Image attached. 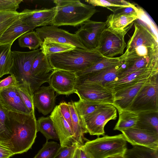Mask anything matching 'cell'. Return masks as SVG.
I'll use <instances>...</instances> for the list:
<instances>
[{
    "label": "cell",
    "instance_id": "cb8c5ba5",
    "mask_svg": "<svg viewBox=\"0 0 158 158\" xmlns=\"http://www.w3.org/2000/svg\"><path fill=\"white\" fill-rule=\"evenodd\" d=\"M138 19L139 17L135 15L111 14L107 17L105 21L106 27L112 30H123Z\"/></svg>",
    "mask_w": 158,
    "mask_h": 158
},
{
    "label": "cell",
    "instance_id": "2e32d148",
    "mask_svg": "<svg viewBox=\"0 0 158 158\" xmlns=\"http://www.w3.org/2000/svg\"><path fill=\"white\" fill-rule=\"evenodd\" d=\"M151 77L143 79L132 85L113 93V105L118 113L127 110L141 89Z\"/></svg>",
    "mask_w": 158,
    "mask_h": 158
},
{
    "label": "cell",
    "instance_id": "8d00e7d4",
    "mask_svg": "<svg viewBox=\"0 0 158 158\" xmlns=\"http://www.w3.org/2000/svg\"><path fill=\"white\" fill-rule=\"evenodd\" d=\"M16 88L24 104L30 112L35 113L33 93L31 90L26 86L20 85H18Z\"/></svg>",
    "mask_w": 158,
    "mask_h": 158
},
{
    "label": "cell",
    "instance_id": "30bf717a",
    "mask_svg": "<svg viewBox=\"0 0 158 158\" xmlns=\"http://www.w3.org/2000/svg\"><path fill=\"white\" fill-rule=\"evenodd\" d=\"M81 26L75 32L81 42L87 49H96L101 35L106 28V22L89 20Z\"/></svg>",
    "mask_w": 158,
    "mask_h": 158
},
{
    "label": "cell",
    "instance_id": "7dc6e473",
    "mask_svg": "<svg viewBox=\"0 0 158 158\" xmlns=\"http://www.w3.org/2000/svg\"><path fill=\"white\" fill-rule=\"evenodd\" d=\"M80 147L78 146L76 148L72 158H79Z\"/></svg>",
    "mask_w": 158,
    "mask_h": 158
},
{
    "label": "cell",
    "instance_id": "ffe728a7",
    "mask_svg": "<svg viewBox=\"0 0 158 158\" xmlns=\"http://www.w3.org/2000/svg\"><path fill=\"white\" fill-rule=\"evenodd\" d=\"M122 62L109 67L93 76L82 79L79 82H88L97 83L104 86L110 83L117 81L123 72Z\"/></svg>",
    "mask_w": 158,
    "mask_h": 158
},
{
    "label": "cell",
    "instance_id": "ee69618b",
    "mask_svg": "<svg viewBox=\"0 0 158 158\" xmlns=\"http://www.w3.org/2000/svg\"><path fill=\"white\" fill-rule=\"evenodd\" d=\"M21 12H16L1 11H0V23L13 17L20 14Z\"/></svg>",
    "mask_w": 158,
    "mask_h": 158
},
{
    "label": "cell",
    "instance_id": "44dd1931",
    "mask_svg": "<svg viewBox=\"0 0 158 158\" xmlns=\"http://www.w3.org/2000/svg\"><path fill=\"white\" fill-rule=\"evenodd\" d=\"M5 31L0 38V44L12 45L14 41L23 34L32 31L35 27L27 25L22 19L23 14Z\"/></svg>",
    "mask_w": 158,
    "mask_h": 158
},
{
    "label": "cell",
    "instance_id": "7a4b0ae2",
    "mask_svg": "<svg viewBox=\"0 0 158 158\" xmlns=\"http://www.w3.org/2000/svg\"><path fill=\"white\" fill-rule=\"evenodd\" d=\"M54 69L74 73L91 66L103 57L96 49H73L47 56Z\"/></svg>",
    "mask_w": 158,
    "mask_h": 158
},
{
    "label": "cell",
    "instance_id": "277c9868",
    "mask_svg": "<svg viewBox=\"0 0 158 158\" xmlns=\"http://www.w3.org/2000/svg\"><path fill=\"white\" fill-rule=\"evenodd\" d=\"M56 13L52 25L59 27L81 25L97 12L94 6L79 0H55Z\"/></svg>",
    "mask_w": 158,
    "mask_h": 158
},
{
    "label": "cell",
    "instance_id": "d590c367",
    "mask_svg": "<svg viewBox=\"0 0 158 158\" xmlns=\"http://www.w3.org/2000/svg\"><path fill=\"white\" fill-rule=\"evenodd\" d=\"M85 2L94 6H100L106 8L110 7H129L135 5L123 0H90Z\"/></svg>",
    "mask_w": 158,
    "mask_h": 158
},
{
    "label": "cell",
    "instance_id": "836d02e7",
    "mask_svg": "<svg viewBox=\"0 0 158 158\" xmlns=\"http://www.w3.org/2000/svg\"><path fill=\"white\" fill-rule=\"evenodd\" d=\"M73 103L81 118L92 113L104 104L81 98L77 101L73 102Z\"/></svg>",
    "mask_w": 158,
    "mask_h": 158
},
{
    "label": "cell",
    "instance_id": "e575fe53",
    "mask_svg": "<svg viewBox=\"0 0 158 158\" xmlns=\"http://www.w3.org/2000/svg\"><path fill=\"white\" fill-rule=\"evenodd\" d=\"M60 147L57 142L47 141L34 158H53Z\"/></svg>",
    "mask_w": 158,
    "mask_h": 158
},
{
    "label": "cell",
    "instance_id": "f6af8a7d",
    "mask_svg": "<svg viewBox=\"0 0 158 158\" xmlns=\"http://www.w3.org/2000/svg\"><path fill=\"white\" fill-rule=\"evenodd\" d=\"M14 155L8 148L0 143V158H9Z\"/></svg>",
    "mask_w": 158,
    "mask_h": 158
},
{
    "label": "cell",
    "instance_id": "83f0119b",
    "mask_svg": "<svg viewBox=\"0 0 158 158\" xmlns=\"http://www.w3.org/2000/svg\"><path fill=\"white\" fill-rule=\"evenodd\" d=\"M119 118L114 130L120 131L127 129L135 127L139 120L138 114L128 110H123L118 113Z\"/></svg>",
    "mask_w": 158,
    "mask_h": 158
},
{
    "label": "cell",
    "instance_id": "3957f363",
    "mask_svg": "<svg viewBox=\"0 0 158 158\" xmlns=\"http://www.w3.org/2000/svg\"><path fill=\"white\" fill-rule=\"evenodd\" d=\"M40 51V49L29 52L12 51L13 64L9 74L14 75L19 82V85H23L34 92L45 82H49L52 72L41 77L33 75L31 68L32 62Z\"/></svg>",
    "mask_w": 158,
    "mask_h": 158
},
{
    "label": "cell",
    "instance_id": "6da1fadb",
    "mask_svg": "<svg viewBox=\"0 0 158 158\" xmlns=\"http://www.w3.org/2000/svg\"><path fill=\"white\" fill-rule=\"evenodd\" d=\"M8 114L12 135L9 143L3 145L14 155L26 152L31 148L36 137L35 113L25 114L8 111Z\"/></svg>",
    "mask_w": 158,
    "mask_h": 158
},
{
    "label": "cell",
    "instance_id": "b9f144b4",
    "mask_svg": "<svg viewBox=\"0 0 158 158\" xmlns=\"http://www.w3.org/2000/svg\"><path fill=\"white\" fill-rule=\"evenodd\" d=\"M19 84L16 77L14 75H10L3 79L0 80V91L11 87H17Z\"/></svg>",
    "mask_w": 158,
    "mask_h": 158
},
{
    "label": "cell",
    "instance_id": "ba28073f",
    "mask_svg": "<svg viewBox=\"0 0 158 158\" xmlns=\"http://www.w3.org/2000/svg\"><path fill=\"white\" fill-rule=\"evenodd\" d=\"M117 110L112 105L104 104L92 113L81 117L84 127L90 135H105L104 127L110 120H115Z\"/></svg>",
    "mask_w": 158,
    "mask_h": 158
},
{
    "label": "cell",
    "instance_id": "5b68a950",
    "mask_svg": "<svg viewBox=\"0 0 158 158\" xmlns=\"http://www.w3.org/2000/svg\"><path fill=\"white\" fill-rule=\"evenodd\" d=\"M127 141L122 134L104 135L88 140L80 147L91 158H105L116 155H123L127 148Z\"/></svg>",
    "mask_w": 158,
    "mask_h": 158
},
{
    "label": "cell",
    "instance_id": "7402d4cb",
    "mask_svg": "<svg viewBox=\"0 0 158 158\" xmlns=\"http://www.w3.org/2000/svg\"><path fill=\"white\" fill-rule=\"evenodd\" d=\"M71 112L72 131L73 138L76 143L80 147L83 146L88 140L84 136L87 133L81 117L79 115L74 105L73 102H68Z\"/></svg>",
    "mask_w": 158,
    "mask_h": 158
},
{
    "label": "cell",
    "instance_id": "f1b7e54d",
    "mask_svg": "<svg viewBox=\"0 0 158 158\" xmlns=\"http://www.w3.org/2000/svg\"><path fill=\"white\" fill-rule=\"evenodd\" d=\"M11 46L8 44H0V78L9 74L12 66Z\"/></svg>",
    "mask_w": 158,
    "mask_h": 158
},
{
    "label": "cell",
    "instance_id": "484cf974",
    "mask_svg": "<svg viewBox=\"0 0 158 158\" xmlns=\"http://www.w3.org/2000/svg\"><path fill=\"white\" fill-rule=\"evenodd\" d=\"M54 70L47 56L40 50L32 62L31 68L32 74L37 77H43Z\"/></svg>",
    "mask_w": 158,
    "mask_h": 158
},
{
    "label": "cell",
    "instance_id": "5bb4252c",
    "mask_svg": "<svg viewBox=\"0 0 158 158\" xmlns=\"http://www.w3.org/2000/svg\"><path fill=\"white\" fill-rule=\"evenodd\" d=\"M158 73V64L135 71L117 81L105 86L112 91H115L132 85L142 80L149 78Z\"/></svg>",
    "mask_w": 158,
    "mask_h": 158
},
{
    "label": "cell",
    "instance_id": "f35d334b",
    "mask_svg": "<svg viewBox=\"0 0 158 158\" xmlns=\"http://www.w3.org/2000/svg\"><path fill=\"white\" fill-rule=\"evenodd\" d=\"M21 0H0V11L16 12Z\"/></svg>",
    "mask_w": 158,
    "mask_h": 158
},
{
    "label": "cell",
    "instance_id": "d6a6232c",
    "mask_svg": "<svg viewBox=\"0 0 158 158\" xmlns=\"http://www.w3.org/2000/svg\"><path fill=\"white\" fill-rule=\"evenodd\" d=\"M19 44L22 48L36 50L41 46L42 42L35 31L27 32L20 36L18 39Z\"/></svg>",
    "mask_w": 158,
    "mask_h": 158
},
{
    "label": "cell",
    "instance_id": "d6986e66",
    "mask_svg": "<svg viewBox=\"0 0 158 158\" xmlns=\"http://www.w3.org/2000/svg\"><path fill=\"white\" fill-rule=\"evenodd\" d=\"M0 98L9 111L25 114L31 113L24 104L16 87L0 90Z\"/></svg>",
    "mask_w": 158,
    "mask_h": 158
},
{
    "label": "cell",
    "instance_id": "52a82bcc",
    "mask_svg": "<svg viewBox=\"0 0 158 158\" xmlns=\"http://www.w3.org/2000/svg\"><path fill=\"white\" fill-rule=\"evenodd\" d=\"M134 22L123 30H114L106 28L102 32L96 49L101 55L113 58L123 55L127 46L125 36Z\"/></svg>",
    "mask_w": 158,
    "mask_h": 158
},
{
    "label": "cell",
    "instance_id": "c3c4849f",
    "mask_svg": "<svg viewBox=\"0 0 158 158\" xmlns=\"http://www.w3.org/2000/svg\"><path fill=\"white\" fill-rule=\"evenodd\" d=\"M105 158H125L123 155H118L112 156Z\"/></svg>",
    "mask_w": 158,
    "mask_h": 158
},
{
    "label": "cell",
    "instance_id": "60d3db41",
    "mask_svg": "<svg viewBox=\"0 0 158 158\" xmlns=\"http://www.w3.org/2000/svg\"><path fill=\"white\" fill-rule=\"evenodd\" d=\"M58 105L62 115L68 123L72 131L71 116L68 103L63 102L60 103Z\"/></svg>",
    "mask_w": 158,
    "mask_h": 158
},
{
    "label": "cell",
    "instance_id": "9c48e42d",
    "mask_svg": "<svg viewBox=\"0 0 158 158\" xmlns=\"http://www.w3.org/2000/svg\"><path fill=\"white\" fill-rule=\"evenodd\" d=\"M75 93L79 98L102 104H113L114 95L112 91L97 83L77 81Z\"/></svg>",
    "mask_w": 158,
    "mask_h": 158
},
{
    "label": "cell",
    "instance_id": "8fae6325",
    "mask_svg": "<svg viewBox=\"0 0 158 158\" xmlns=\"http://www.w3.org/2000/svg\"><path fill=\"white\" fill-rule=\"evenodd\" d=\"M35 32L43 42L45 39L72 45L74 47L87 49L81 43L77 35L59 28L57 27L48 25L37 28Z\"/></svg>",
    "mask_w": 158,
    "mask_h": 158
},
{
    "label": "cell",
    "instance_id": "7bdbcfd3",
    "mask_svg": "<svg viewBox=\"0 0 158 158\" xmlns=\"http://www.w3.org/2000/svg\"><path fill=\"white\" fill-rule=\"evenodd\" d=\"M21 12L19 15L13 17L0 23V38L6 29L22 15Z\"/></svg>",
    "mask_w": 158,
    "mask_h": 158
},
{
    "label": "cell",
    "instance_id": "7c38bea8",
    "mask_svg": "<svg viewBox=\"0 0 158 158\" xmlns=\"http://www.w3.org/2000/svg\"><path fill=\"white\" fill-rule=\"evenodd\" d=\"M77 81L75 73L54 69L52 72L48 83L57 93L69 95L75 93Z\"/></svg>",
    "mask_w": 158,
    "mask_h": 158
},
{
    "label": "cell",
    "instance_id": "8992f818",
    "mask_svg": "<svg viewBox=\"0 0 158 158\" xmlns=\"http://www.w3.org/2000/svg\"><path fill=\"white\" fill-rule=\"evenodd\" d=\"M126 110L137 113L158 112V73L142 88Z\"/></svg>",
    "mask_w": 158,
    "mask_h": 158
},
{
    "label": "cell",
    "instance_id": "4fadbf2b",
    "mask_svg": "<svg viewBox=\"0 0 158 158\" xmlns=\"http://www.w3.org/2000/svg\"><path fill=\"white\" fill-rule=\"evenodd\" d=\"M127 141L132 146H140L158 150V133L136 127L121 131Z\"/></svg>",
    "mask_w": 158,
    "mask_h": 158
},
{
    "label": "cell",
    "instance_id": "74e56055",
    "mask_svg": "<svg viewBox=\"0 0 158 158\" xmlns=\"http://www.w3.org/2000/svg\"><path fill=\"white\" fill-rule=\"evenodd\" d=\"M107 8L112 11L114 14L135 15L139 17V8L135 5L129 7H110Z\"/></svg>",
    "mask_w": 158,
    "mask_h": 158
},
{
    "label": "cell",
    "instance_id": "ac0fdd59",
    "mask_svg": "<svg viewBox=\"0 0 158 158\" xmlns=\"http://www.w3.org/2000/svg\"><path fill=\"white\" fill-rule=\"evenodd\" d=\"M55 92L49 85L40 87L33 94L34 106L44 115L51 113L56 106Z\"/></svg>",
    "mask_w": 158,
    "mask_h": 158
},
{
    "label": "cell",
    "instance_id": "603a6c76",
    "mask_svg": "<svg viewBox=\"0 0 158 158\" xmlns=\"http://www.w3.org/2000/svg\"><path fill=\"white\" fill-rule=\"evenodd\" d=\"M120 61L119 57L107 58L103 57L91 66L76 73L78 79H82L96 74Z\"/></svg>",
    "mask_w": 158,
    "mask_h": 158
},
{
    "label": "cell",
    "instance_id": "f546056e",
    "mask_svg": "<svg viewBox=\"0 0 158 158\" xmlns=\"http://www.w3.org/2000/svg\"><path fill=\"white\" fill-rule=\"evenodd\" d=\"M36 124L37 132H40L45 137L47 141L49 139H59L52 122L49 116L40 117L37 120Z\"/></svg>",
    "mask_w": 158,
    "mask_h": 158
},
{
    "label": "cell",
    "instance_id": "ab89813d",
    "mask_svg": "<svg viewBox=\"0 0 158 158\" xmlns=\"http://www.w3.org/2000/svg\"><path fill=\"white\" fill-rule=\"evenodd\" d=\"M78 146H79L78 144L75 143L70 146H61L53 158H72Z\"/></svg>",
    "mask_w": 158,
    "mask_h": 158
},
{
    "label": "cell",
    "instance_id": "9a60e30c",
    "mask_svg": "<svg viewBox=\"0 0 158 158\" xmlns=\"http://www.w3.org/2000/svg\"><path fill=\"white\" fill-rule=\"evenodd\" d=\"M55 6L51 8H42L23 11V20L27 25L35 27L52 25L56 13Z\"/></svg>",
    "mask_w": 158,
    "mask_h": 158
},
{
    "label": "cell",
    "instance_id": "d4e9b609",
    "mask_svg": "<svg viewBox=\"0 0 158 158\" xmlns=\"http://www.w3.org/2000/svg\"><path fill=\"white\" fill-rule=\"evenodd\" d=\"M8 110L3 105L0 98V143H9L12 133L8 114Z\"/></svg>",
    "mask_w": 158,
    "mask_h": 158
},
{
    "label": "cell",
    "instance_id": "4dcf8cb0",
    "mask_svg": "<svg viewBox=\"0 0 158 158\" xmlns=\"http://www.w3.org/2000/svg\"><path fill=\"white\" fill-rule=\"evenodd\" d=\"M123 156L125 158H158V150L140 146L127 148Z\"/></svg>",
    "mask_w": 158,
    "mask_h": 158
},
{
    "label": "cell",
    "instance_id": "1f68e13d",
    "mask_svg": "<svg viewBox=\"0 0 158 158\" xmlns=\"http://www.w3.org/2000/svg\"><path fill=\"white\" fill-rule=\"evenodd\" d=\"M75 48L72 45L45 39L42 42L40 49L44 54L47 56L54 53L70 50Z\"/></svg>",
    "mask_w": 158,
    "mask_h": 158
},
{
    "label": "cell",
    "instance_id": "bcb514c9",
    "mask_svg": "<svg viewBox=\"0 0 158 158\" xmlns=\"http://www.w3.org/2000/svg\"><path fill=\"white\" fill-rule=\"evenodd\" d=\"M79 158H91L80 147Z\"/></svg>",
    "mask_w": 158,
    "mask_h": 158
},
{
    "label": "cell",
    "instance_id": "4316f807",
    "mask_svg": "<svg viewBox=\"0 0 158 158\" xmlns=\"http://www.w3.org/2000/svg\"><path fill=\"white\" fill-rule=\"evenodd\" d=\"M137 127L158 133V112L138 113Z\"/></svg>",
    "mask_w": 158,
    "mask_h": 158
},
{
    "label": "cell",
    "instance_id": "e0dca14e",
    "mask_svg": "<svg viewBox=\"0 0 158 158\" xmlns=\"http://www.w3.org/2000/svg\"><path fill=\"white\" fill-rule=\"evenodd\" d=\"M57 135L61 146H70L76 143L69 124L62 115L58 105L49 116Z\"/></svg>",
    "mask_w": 158,
    "mask_h": 158
}]
</instances>
